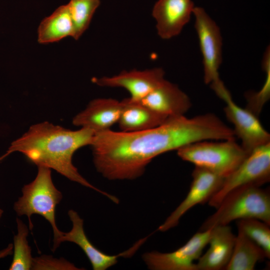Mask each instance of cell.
<instances>
[{"instance_id": "cell-9", "label": "cell", "mask_w": 270, "mask_h": 270, "mask_svg": "<svg viewBox=\"0 0 270 270\" xmlns=\"http://www.w3.org/2000/svg\"><path fill=\"white\" fill-rule=\"evenodd\" d=\"M211 231L210 229L197 232L184 245L170 252H145L142 260L152 270H196L194 261L200 258L208 244Z\"/></svg>"}, {"instance_id": "cell-13", "label": "cell", "mask_w": 270, "mask_h": 270, "mask_svg": "<svg viewBox=\"0 0 270 270\" xmlns=\"http://www.w3.org/2000/svg\"><path fill=\"white\" fill-rule=\"evenodd\" d=\"M194 8L192 0H158L152 10L158 36L169 39L178 35L189 22Z\"/></svg>"}, {"instance_id": "cell-10", "label": "cell", "mask_w": 270, "mask_h": 270, "mask_svg": "<svg viewBox=\"0 0 270 270\" xmlns=\"http://www.w3.org/2000/svg\"><path fill=\"white\" fill-rule=\"evenodd\" d=\"M192 180L185 198L158 228L166 232L179 223L181 218L198 204L208 202L221 186L224 178L204 168L195 166L192 172Z\"/></svg>"}, {"instance_id": "cell-4", "label": "cell", "mask_w": 270, "mask_h": 270, "mask_svg": "<svg viewBox=\"0 0 270 270\" xmlns=\"http://www.w3.org/2000/svg\"><path fill=\"white\" fill-rule=\"evenodd\" d=\"M22 192V196L14 204V210L18 216L28 217L31 230L33 228L32 215L38 214L43 216L52 228L54 245L62 232L56 226L55 214L56 206L62 200V195L52 182L50 168L38 166L36 178L25 184Z\"/></svg>"}, {"instance_id": "cell-11", "label": "cell", "mask_w": 270, "mask_h": 270, "mask_svg": "<svg viewBox=\"0 0 270 270\" xmlns=\"http://www.w3.org/2000/svg\"><path fill=\"white\" fill-rule=\"evenodd\" d=\"M68 216L72 222L71 230L67 232H62L56 243L53 245L54 251L64 242H70L76 244L83 250L88 258L94 270H105L118 262L120 257L132 256L140 247L146 241L148 237L138 240L132 248L116 255H108L98 249L90 242L85 234L84 220L75 210H70Z\"/></svg>"}, {"instance_id": "cell-7", "label": "cell", "mask_w": 270, "mask_h": 270, "mask_svg": "<svg viewBox=\"0 0 270 270\" xmlns=\"http://www.w3.org/2000/svg\"><path fill=\"white\" fill-rule=\"evenodd\" d=\"M226 102L224 112L234 126L235 136L240 139L241 146L249 154L255 148L270 142V134L263 127L258 116L238 106L224 86L216 92Z\"/></svg>"}, {"instance_id": "cell-15", "label": "cell", "mask_w": 270, "mask_h": 270, "mask_svg": "<svg viewBox=\"0 0 270 270\" xmlns=\"http://www.w3.org/2000/svg\"><path fill=\"white\" fill-rule=\"evenodd\" d=\"M138 102L166 117L184 116L192 106L188 96L166 80Z\"/></svg>"}, {"instance_id": "cell-12", "label": "cell", "mask_w": 270, "mask_h": 270, "mask_svg": "<svg viewBox=\"0 0 270 270\" xmlns=\"http://www.w3.org/2000/svg\"><path fill=\"white\" fill-rule=\"evenodd\" d=\"M165 80L164 70L154 68L144 70H124L111 77L94 78L92 82L102 86L124 88L130 92L131 100L138 102Z\"/></svg>"}, {"instance_id": "cell-3", "label": "cell", "mask_w": 270, "mask_h": 270, "mask_svg": "<svg viewBox=\"0 0 270 270\" xmlns=\"http://www.w3.org/2000/svg\"><path fill=\"white\" fill-rule=\"evenodd\" d=\"M199 228L204 231L232 221L256 218L270 225V194L259 186H245L228 194Z\"/></svg>"}, {"instance_id": "cell-21", "label": "cell", "mask_w": 270, "mask_h": 270, "mask_svg": "<svg viewBox=\"0 0 270 270\" xmlns=\"http://www.w3.org/2000/svg\"><path fill=\"white\" fill-rule=\"evenodd\" d=\"M100 0H70L67 4L74 24V38L78 40L87 30Z\"/></svg>"}, {"instance_id": "cell-18", "label": "cell", "mask_w": 270, "mask_h": 270, "mask_svg": "<svg viewBox=\"0 0 270 270\" xmlns=\"http://www.w3.org/2000/svg\"><path fill=\"white\" fill-rule=\"evenodd\" d=\"M74 29L68 4L58 7L39 25L38 40L42 44L58 42L68 36L74 38Z\"/></svg>"}, {"instance_id": "cell-16", "label": "cell", "mask_w": 270, "mask_h": 270, "mask_svg": "<svg viewBox=\"0 0 270 270\" xmlns=\"http://www.w3.org/2000/svg\"><path fill=\"white\" fill-rule=\"evenodd\" d=\"M211 230L209 248L198 260L196 270H224L230 260L236 239L231 228L220 226Z\"/></svg>"}, {"instance_id": "cell-23", "label": "cell", "mask_w": 270, "mask_h": 270, "mask_svg": "<svg viewBox=\"0 0 270 270\" xmlns=\"http://www.w3.org/2000/svg\"><path fill=\"white\" fill-rule=\"evenodd\" d=\"M270 53L268 48L264 57L262 66L266 73L264 83L260 90L256 92H248L246 98L248 104L246 108L258 116L264 104L270 96Z\"/></svg>"}, {"instance_id": "cell-8", "label": "cell", "mask_w": 270, "mask_h": 270, "mask_svg": "<svg viewBox=\"0 0 270 270\" xmlns=\"http://www.w3.org/2000/svg\"><path fill=\"white\" fill-rule=\"evenodd\" d=\"M192 13L203 58L204 82L217 84L222 81L218 72L222 59L220 28L202 8L194 7Z\"/></svg>"}, {"instance_id": "cell-5", "label": "cell", "mask_w": 270, "mask_h": 270, "mask_svg": "<svg viewBox=\"0 0 270 270\" xmlns=\"http://www.w3.org/2000/svg\"><path fill=\"white\" fill-rule=\"evenodd\" d=\"M177 154L195 166L208 170L226 178L248 154L233 139L220 142H196L180 148Z\"/></svg>"}, {"instance_id": "cell-19", "label": "cell", "mask_w": 270, "mask_h": 270, "mask_svg": "<svg viewBox=\"0 0 270 270\" xmlns=\"http://www.w3.org/2000/svg\"><path fill=\"white\" fill-rule=\"evenodd\" d=\"M266 258L264 250L238 230L230 260L226 270H253L257 262Z\"/></svg>"}, {"instance_id": "cell-24", "label": "cell", "mask_w": 270, "mask_h": 270, "mask_svg": "<svg viewBox=\"0 0 270 270\" xmlns=\"http://www.w3.org/2000/svg\"><path fill=\"white\" fill-rule=\"evenodd\" d=\"M31 270H78L82 268H79L62 258H56L51 256L42 255L34 258Z\"/></svg>"}, {"instance_id": "cell-22", "label": "cell", "mask_w": 270, "mask_h": 270, "mask_svg": "<svg viewBox=\"0 0 270 270\" xmlns=\"http://www.w3.org/2000/svg\"><path fill=\"white\" fill-rule=\"evenodd\" d=\"M236 221L238 231L260 246L266 258H270V225L256 218H245Z\"/></svg>"}, {"instance_id": "cell-6", "label": "cell", "mask_w": 270, "mask_h": 270, "mask_svg": "<svg viewBox=\"0 0 270 270\" xmlns=\"http://www.w3.org/2000/svg\"><path fill=\"white\" fill-rule=\"evenodd\" d=\"M270 180V142L254 149L238 166L224 178L220 189L208 202L217 208L232 191L245 186H259Z\"/></svg>"}, {"instance_id": "cell-20", "label": "cell", "mask_w": 270, "mask_h": 270, "mask_svg": "<svg viewBox=\"0 0 270 270\" xmlns=\"http://www.w3.org/2000/svg\"><path fill=\"white\" fill-rule=\"evenodd\" d=\"M18 232L14 237V256L10 270L32 269L33 258L27 239L28 228L20 218L16 219Z\"/></svg>"}, {"instance_id": "cell-1", "label": "cell", "mask_w": 270, "mask_h": 270, "mask_svg": "<svg viewBox=\"0 0 270 270\" xmlns=\"http://www.w3.org/2000/svg\"><path fill=\"white\" fill-rule=\"evenodd\" d=\"M215 134L207 114L188 118L168 117L146 130L124 132L110 130L94 133L90 146L97 171L111 180H133L142 176L156 157L186 145L210 140Z\"/></svg>"}, {"instance_id": "cell-14", "label": "cell", "mask_w": 270, "mask_h": 270, "mask_svg": "<svg viewBox=\"0 0 270 270\" xmlns=\"http://www.w3.org/2000/svg\"><path fill=\"white\" fill-rule=\"evenodd\" d=\"M122 108V100L112 98L94 99L74 117L72 124L90 129L94 133L110 130L118 123Z\"/></svg>"}, {"instance_id": "cell-2", "label": "cell", "mask_w": 270, "mask_h": 270, "mask_svg": "<svg viewBox=\"0 0 270 270\" xmlns=\"http://www.w3.org/2000/svg\"><path fill=\"white\" fill-rule=\"evenodd\" d=\"M94 134V131L86 128L72 130L46 122L37 124L11 144L0 157V161L12 152H20L38 166L54 169L70 180L92 189L118 204V198L92 185L72 164L75 152L90 146Z\"/></svg>"}, {"instance_id": "cell-17", "label": "cell", "mask_w": 270, "mask_h": 270, "mask_svg": "<svg viewBox=\"0 0 270 270\" xmlns=\"http://www.w3.org/2000/svg\"><path fill=\"white\" fill-rule=\"evenodd\" d=\"M122 102L123 108L118 122L120 131L134 132L148 130L160 126L168 118L130 98Z\"/></svg>"}, {"instance_id": "cell-25", "label": "cell", "mask_w": 270, "mask_h": 270, "mask_svg": "<svg viewBox=\"0 0 270 270\" xmlns=\"http://www.w3.org/2000/svg\"><path fill=\"white\" fill-rule=\"evenodd\" d=\"M2 214H3V210L1 208H0V220L2 217Z\"/></svg>"}]
</instances>
